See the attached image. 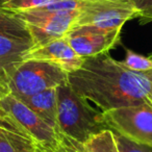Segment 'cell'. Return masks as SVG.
Returning <instances> with one entry per match:
<instances>
[{"label":"cell","instance_id":"6da1fadb","mask_svg":"<svg viewBox=\"0 0 152 152\" xmlns=\"http://www.w3.org/2000/svg\"><path fill=\"white\" fill-rule=\"evenodd\" d=\"M75 93L105 113L117 108L152 104V83L127 69L108 52L85 57L80 68L68 73Z\"/></svg>","mask_w":152,"mask_h":152},{"label":"cell","instance_id":"7a4b0ae2","mask_svg":"<svg viewBox=\"0 0 152 152\" xmlns=\"http://www.w3.org/2000/svg\"><path fill=\"white\" fill-rule=\"evenodd\" d=\"M57 131L69 141L83 144L100 131L107 129L103 113L73 91L69 83L56 88Z\"/></svg>","mask_w":152,"mask_h":152},{"label":"cell","instance_id":"3957f363","mask_svg":"<svg viewBox=\"0 0 152 152\" xmlns=\"http://www.w3.org/2000/svg\"><path fill=\"white\" fill-rule=\"evenodd\" d=\"M68 83V73L51 63L25 59L7 76L5 88L16 98L27 97Z\"/></svg>","mask_w":152,"mask_h":152},{"label":"cell","instance_id":"277c9868","mask_svg":"<svg viewBox=\"0 0 152 152\" xmlns=\"http://www.w3.org/2000/svg\"><path fill=\"white\" fill-rule=\"evenodd\" d=\"M139 16L130 0H83L74 25H92L104 29H122Z\"/></svg>","mask_w":152,"mask_h":152},{"label":"cell","instance_id":"5b68a950","mask_svg":"<svg viewBox=\"0 0 152 152\" xmlns=\"http://www.w3.org/2000/svg\"><path fill=\"white\" fill-rule=\"evenodd\" d=\"M108 128L152 148V104L117 108L103 113Z\"/></svg>","mask_w":152,"mask_h":152},{"label":"cell","instance_id":"8992f818","mask_svg":"<svg viewBox=\"0 0 152 152\" xmlns=\"http://www.w3.org/2000/svg\"><path fill=\"white\" fill-rule=\"evenodd\" d=\"M0 107L4 110L38 145L53 151L61 142V134L12 94L7 93L0 99Z\"/></svg>","mask_w":152,"mask_h":152},{"label":"cell","instance_id":"52a82bcc","mask_svg":"<svg viewBox=\"0 0 152 152\" xmlns=\"http://www.w3.org/2000/svg\"><path fill=\"white\" fill-rule=\"evenodd\" d=\"M19 16L26 22L34 47H39L61 38H65L74 26L78 12L40 13L34 11L20 12Z\"/></svg>","mask_w":152,"mask_h":152},{"label":"cell","instance_id":"ba28073f","mask_svg":"<svg viewBox=\"0 0 152 152\" xmlns=\"http://www.w3.org/2000/svg\"><path fill=\"white\" fill-rule=\"evenodd\" d=\"M121 29H104L92 25H74L65 39L79 56L89 57L108 52L118 43Z\"/></svg>","mask_w":152,"mask_h":152},{"label":"cell","instance_id":"9c48e42d","mask_svg":"<svg viewBox=\"0 0 152 152\" xmlns=\"http://www.w3.org/2000/svg\"><path fill=\"white\" fill-rule=\"evenodd\" d=\"M25 59H36L56 65L67 73H71L80 68L83 57L73 50L65 38H61L39 47H32L26 53Z\"/></svg>","mask_w":152,"mask_h":152},{"label":"cell","instance_id":"30bf717a","mask_svg":"<svg viewBox=\"0 0 152 152\" xmlns=\"http://www.w3.org/2000/svg\"><path fill=\"white\" fill-rule=\"evenodd\" d=\"M38 144L0 107V152H32Z\"/></svg>","mask_w":152,"mask_h":152},{"label":"cell","instance_id":"8fae6325","mask_svg":"<svg viewBox=\"0 0 152 152\" xmlns=\"http://www.w3.org/2000/svg\"><path fill=\"white\" fill-rule=\"evenodd\" d=\"M32 47L31 40L0 34V83L3 87L7 76L24 61L26 53Z\"/></svg>","mask_w":152,"mask_h":152},{"label":"cell","instance_id":"7c38bea8","mask_svg":"<svg viewBox=\"0 0 152 152\" xmlns=\"http://www.w3.org/2000/svg\"><path fill=\"white\" fill-rule=\"evenodd\" d=\"M19 100H21L34 113H36L49 126L57 131L56 88L45 90L34 95L20 98Z\"/></svg>","mask_w":152,"mask_h":152},{"label":"cell","instance_id":"4fadbf2b","mask_svg":"<svg viewBox=\"0 0 152 152\" xmlns=\"http://www.w3.org/2000/svg\"><path fill=\"white\" fill-rule=\"evenodd\" d=\"M0 34L31 40L27 24L19 14L4 9H0Z\"/></svg>","mask_w":152,"mask_h":152},{"label":"cell","instance_id":"5bb4252c","mask_svg":"<svg viewBox=\"0 0 152 152\" xmlns=\"http://www.w3.org/2000/svg\"><path fill=\"white\" fill-rule=\"evenodd\" d=\"M71 143L80 152H119L114 132L110 128L94 134L81 145L74 142Z\"/></svg>","mask_w":152,"mask_h":152},{"label":"cell","instance_id":"9a60e30c","mask_svg":"<svg viewBox=\"0 0 152 152\" xmlns=\"http://www.w3.org/2000/svg\"><path fill=\"white\" fill-rule=\"evenodd\" d=\"M121 63L127 69L137 73H144L152 70V59L150 57L140 55L131 50H127L126 56Z\"/></svg>","mask_w":152,"mask_h":152},{"label":"cell","instance_id":"2e32d148","mask_svg":"<svg viewBox=\"0 0 152 152\" xmlns=\"http://www.w3.org/2000/svg\"><path fill=\"white\" fill-rule=\"evenodd\" d=\"M53 1L55 0H12L10 2L5 3L2 9L15 12V13H20V12L30 11V10L45 7Z\"/></svg>","mask_w":152,"mask_h":152},{"label":"cell","instance_id":"e0dca14e","mask_svg":"<svg viewBox=\"0 0 152 152\" xmlns=\"http://www.w3.org/2000/svg\"><path fill=\"white\" fill-rule=\"evenodd\" d=\"M113 132H114V137L119 152H152L151 147L137 143L114 130Z\"/></svg>","mask_w":152,"mask_h":152},{"label":"cell","instance_id":"ac0fdd59","mask_svg":"<svg viewBox=\"0 0 152 152\" xmlns=\"http://www.w3.org/2000/svg\"><path fill=\"white\" fill-rule=\"evenodd\" d=\"M137 11L139 17L152 20V0H130Z\"/></svg>","mask_w":152,"mask_h":152},{"label":"cell","instance_id":"d6986e66","mask_svg":"<svg viewBox=\"0 0 152 152\" xmlns=\"http://www.w3.org/2000/svg\"><path fill=\"white\" fill-rule=\"evenodd\" d=\"M53 152H80L68 139L61 135V142L58 144Z\"/></svg>","mask_w":152,"mask_h":152},{"label":"cell","instance_id":"ffe728a7","mask_svg":"<svg viewBox=\"0 0 152 152\" xmlns=\"http://www.w3.org/2000/svg\"><path fill=\"white\" fill-rule=\"evenodd\" d=\"M32 152H53V151L50 149H48V148H45V147H42V146L38 145V147H37Z\"/></svg>","mask_w":152,"mask_h":152},{"label":"cell","instance_id":"44dd1931","mask_svg":"<svg viewBox=\"0 0 152 152\" xmlns=\"http://www.w3.org/2000/svg\"><path fill=\"white\" fill-rule=\"evenodd\" d=\"M7 93H9V91L7 90V88L3 87V86L0 83V99H1L4 95H7Z\"/></svg>","mask_w":152,"mask_h":152},{"label":"cell","instance_id":"7402d4cb","mask_svg":"<svg viewBox=\"0 0 152 152\" xmlns=\"http://www.w3.org/2000/svg\"><path fill=\"white\" fill-rule=\"evenodd\" d=\"M142 74L145 76L146 78L149 79V80L152 83V70H150V71H147V72H144V73H142Z\"/></svg>","mask_w":152,"mask_h":152},{"label":"cell","instance_id":"603a6c76","mask_svg":"<svg viewBox=\"0 0 152 152\" xmlns=\"http://www.w3.org/2000/svg\"><path fill=\"white\" fill-rule=\"evenodd\" d=\"M10 1H12V0H0V9H2V7L5 4V3L10 2Z\"/></svg>","mask_w":152,"mask_h":152},{"label":"cell","instance_id":"cb8c5ba5","mask_svg":"<svg viewBox=\"0 0 152 152\" xmlns=\"http://www.w3.org/2000/svg\"><path fill=\"white\" fill-rule=\"evenodd\" d=\"M150 58H151V59H152V55H151V56H150Z\"/></svg>","mask_w":152,"mask_h":152}]
</instances>
